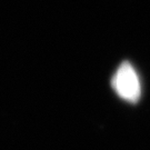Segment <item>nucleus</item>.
Here are the masks:
<instances>
[{
	"label": "nucleus",
	"instance_id": "1",
	"mask_svg": "<svg viewBox=\"0 0 150 150\" xmlns=\"http://www.w3.org/2000/svg\"><path fill=\"white\" fill-rule=\"evenodd\" d=\"M111 87L125 101L130 103H137L139 101L141 96L139 76L134 66L128 61L121 62L116 70L111 79Z\"/></svg>",
	"mask_w": 150,
	"mask_h": 150
}]
</instances>
